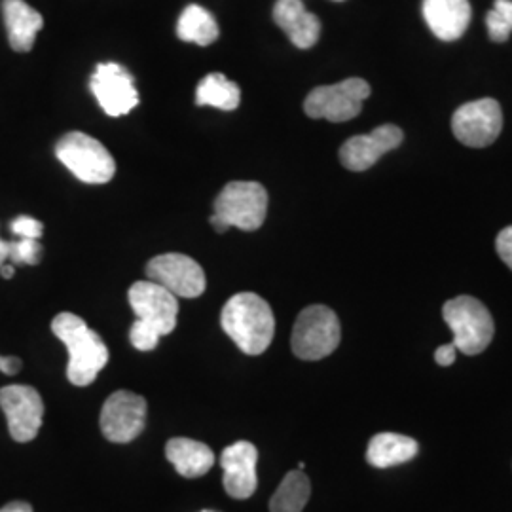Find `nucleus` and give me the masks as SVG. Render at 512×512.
<instances>
[{
  "instance_id": "f257e3e1",
  "label": "nucleus",
  "mask_w": 512,
  "mask_h": 512,
  "mask_svg": "<svg viewBox=\"0 0 512 512\" xmlns=\"http://www.w3.org/2000/svg\"><path fill=\"white\" fill-rule=\"evenodd\" d=\"M55 336L69 351L67 378L76 387L93 384L99 372L109 363V349L101 336L74 313L63 311L52 321Z\"/></svg>"
},
{
  "instance_id": "f03ea898",
  "label": "nucleus",
  "mask_w": 512,
  "mask_h": 512,
  "mask_svg": "<svg viewBox=\"0 0 512 512\" xmlns=\"http://www.w3.org/2000/svg\"><path fill=\"white\" fill-rule=\"evenodd\" d=\"M220 325L247 355L264 353L274 340V311L255 293L232 296L220 313Z\"/></svg>"
},
{
  "instance_id": "7ed1b4c3",
  "label": "nucleus",
  "mask_w": 512,
  "mask_h": 512,
  "mask_svg": "<svg viewBox=\"0 0 512 512\" xmlns=\"http://www.w3.org/2000/svg\"><path fill=\"white\" fill-rule=\"evenodd\" d=\"M268 215V192L260 183L236 181L226 184L215 200L211 226L224 234L230 228L243 232L258 230Z\"/></svg>"
},
{
  "instance_id": "20e7f679",
  "label": "nucleus",
  "mask_w": 512,
  "mask_h": 512,
  "mask_svg": "<svg viewBox=\"0 0 512 512\" xmlns=\"http://www.w3.org/2000/svg\"><path fill=\"white\" fill-rule=\"evenodd\" d=\"M55 156L82 183H109L116 173V162L105 145L82 131L63 135L55 145Z\"/></svg>"
},
{
  "instance_id": "39448f33",
  "label": "nucleus",
  "mask_w": 512,
  "mask_h": 512,
  "mask_svg": "<svg viewBox=\"0 0 512 512\" xmlns=\"http://www.w3.org/2000/svg\"><path fill=\"white\" fill-rule=\"evenodd\" d=\"M442 317L454 332V346L465 355H478L494 340V319L473 296H458L444 304Z\"/></svg>"
},
{
  "instance_id": "423d86ee",
  "label": "nucleus",
  "mask_w": 512,
  "mask_h": 512,
  "mask_svg": "<svg viewBox=\"0 0 512 512\" xmlns=\"http://www.w3.org/2000/svg\"><path fill=\"white\" fill-rule=\"evenodd\" d=\"M342 329L336 313L327 306H310L294 323L291 346L302 361H319L340 346Z\"/></svg>"
},
{
  "instance_id": "0eeeda50",
  "label": "nucleus",
  "mask_w": 512,
  "mask_h": 512,
  "mask_svg": "<svg viewBox=\"0 0 512 512\" xmlns=\"http://www.w3.org/2000/svg\"><path fill=\"white\" fill-rule=\"evenodd\" d=\"M370 95V86L363 78H348L332 86H319L306 97L304 110L313 120H329L334 124L348 122L361 114Z\"/></svg>"
},
{
  "instance_id": "6e6552de",
  "label": "nucleus",
  "mask_w": 512,
  "mask_h": 512,
  "mask_svg": "<svg viewBox=\"0 0 512 512\" xmlns=\"http://www.w3.org/2000/svg\"><path fill=\"white\" fill-rule=\"evenodd\" d=\"M503 114L495 99L484 97L461 105L452 116V131L467 147H490L501 135Z\"/></svg>"
},
{
  "instance_id": "1a4fd4ad",
  "label": "nucleus",
  "mask_w": 512,
  "mask_h": 512,
  "mask_svg": "<svg viewBox=\"0 0 512 512\" xmlns=\"http://www.w3.org/2000/svg\"><path fill=\"white\" fill-rule=\"evenodd\" d=\"M150 281L162 285L177 298H198L205 293L207 279L202 266L181 253L156 256L147 264Z\"/></svg>"
},
{
  "instance_id": "9d476101",
  "label": "nucleus",
  "mask_w": 512,
  "mask_h": 512,
  "mask_svg": "<svg viewBox=\"0 0 512 512\" xmlns=\"http://www.w3.org/2000/svg\"><path fill=\"white\" fill-rule=\"evenodd\" d=\"M147 421V401L131 391L112 393L103 404L99 425L110 442L126 444L137 439Z\"/></svg>"
},
{
  "instance_id": "9b49d317",
  "label": "nucleus",
  "mask_w": 512,
  "mask_h": 512,
  "mask_svg": "<svg viewBox=\"0 0 512 512\" xmlns=\"http://www.w3.org/2000/svg\"><path fill=\"white\" fill-rule=\"evenodd\" d=\"M129 306L135 311L137 319L160 336L171 334L177 327L179 300L162 285L154 281H137L131 285L128 293Z\"/></svg>"
},
{
  "instance_id": "f8f14e48",
  "label": "nucleus",
  "mask_w": 512,
  "mask_h": 512,
  "mask_svg": "<svg viewBox=\"0 0 512 512\" xmlns=\"http://www.w3.org/2000/svg\"><path fill=\"white\" fill-rule=\"evenodd\" d=\"M0 408L8 420L16 442H31L38 435L44 418V403L31 385H6L0 389Z\"/></svg>"
},
{
  "instance_id": "ddd939ff",
  "label": "nucleus",
  "mask_w": 512,
  "mask_h": 512,
  "mask_svg": "<svg viewBox=\"0 0 512 512\" xmlns=\"http://www.w3.org/2000/svg\"><path fill=\"white\" fill-rule=\"evenodd\" d=\"M90 88L109 116H124L139 105L133 76L118 63H101L90 78Z\"/></svg>"
},
{
  "instance_id": "4468645a",
  "label": "nucleus",
  "mask_w": 512,
  "mask_h": 512,
  "mask_svg": "<svg viewBox=\"0 0 512 512\" xmlns=\"http://www.w3.org/2000/svg\"><path fill=\"white\" fill-rule=\"evenodd\" d=\"M403 139V129L393 124H385L372 129L368 135H357L348 139L340 148V162L349 171L361 173L376 164L385 152L401 147Z\"/></svg>"
},
{
  "instance_id": "2eb2a0df",
  "label": "nucleus",
  "mask_w": 512,
  "mask_h": 512,
  "mask_svg": "<svg viewBox=\"0 0 512 512\" xmlns=\"http://www.w3.org/2000/svg\"><path fill=\"white\" fill-rule=\"evenodd\" d=\"M256 463L258 450L255 444L239 440L224 448L220 454V465L224 469V490L234 499H249L256 492Z\"/></svg>"
},
{
  "instance_id": "dca6fc26",
  "label": "nucleus",
  "mask_w": 512,
  "mask_h": 512,
  "mask_svg": "<svg viewBox=\"0 0 512 512\" xmlns=\"http://www.w3.org/2000/svg\"><path fill=\"white\" fill-rule=\"evenodd\" d=\"M421 12L431 33L444 42L463 37L471 23L469 0H423Z\"/></svg>"
},
{
  "instance_id": "f3484780",
  "label": "nucleus",
  "mask_w": 512,
  "mask_h": 512,
  "mask_svg": "<svg viewBox=\"0 0 512 512\" xmlns=\"http://www.w3.org/2000/svg\"><path fill=\"white\" fill-rule=\"evenodd\" d=\"M275 25L287 33L296 48L310 50L321 35V21L310 14L302 0H277L274 6Z\"/></svg>"
},
{
  "instance_id": "a211bd4d",
  "label": "nucleus",
  "mask_w": 512,
  "mask_h": 512,
  "mask_svg": "<svg viewBox=\"0 0 512 512\" xmlns=\"http://www.w3.org/2000/svg\"><path fill=\"white\" fill-rule=\"evenodd\" d=\"M2 12L10 46L21 54L29 52L35 46L38 31L44 27V18L25 0H4Z\"/></svg>"
},
{
  "instance_id": "6ab92c4d",
  "label": "nucleus",
  "mask_w": 512,
  "mask_h": 512,
  "mask_svg": "<svg viewBox=\"0 0 512 512\" xmlns=\"http://www.w3.org/2000/svg\"><path fill=\"white\" fill-rule=\"evenodd\" d=\"M165 456L184 478H200L215 465L213 450L198 440L171 439L165 446Z\"/></svg>"
},
{
  "instance_id": "aec40b11",
  "label": "nucleus",
  "mask_w": 512,
  "mask_h": 512,
  "mask_svg": "<svg viewBox=\"0 0 512 512\" xmlns=\"http://www.w3.org/2000/svg\"><path fill=\"white\" fill-rule=\"evenodd\" d=\"M420 452V444L410 437L397 433H378L368 442L366 461L372 467L387 469L395 465H403L406 461L416 458Z\"/></svg>"
},
{
  "instance_id": "412c9836",
  "label": "nucleus",
  "mask_w": 512,
  "mask_h": 512,
  "mask_svg": "<svg viewBox=\"0 0 512 512\" xmlns=\"http://www.w3.org/2000/svg\"><path fill=\"white\" fill-rule=\"evenodd\" d=\"M241 103V90L238 84L228 80L224 74L213 73L205 76L196 90L198 107H215V109L232 112Z\"/></svg>"
},
{
  "instance_id": "4be33fe9",
  "label": "nucleus",
  "mask_w": 512,
  "mask_h": 512,
  "mask_svg": "<svg viewBox=\"0 0 512 512\" xmlns=\"http://www.w3.org/2000/svg\"><path fill=\"white\" fill-rule=\"evenodd\" d=\"M177 35L184 42L209 46L219 38V25L211 12H207L198 4H190L184 8V12L179 18Z\"/></svg>"
},
{
  "instance_id": "5701e85b",
  "label": "nucleus",
  "mask_w": 512,
  "mask_h": 512,
  "mask_svg": "<svg viewBox=\"0 0 512 512\" xmlns=\"http://www.w3.org/2000/svg\"><path fill=\"white\" fill-rule=\"evenodd\" d=\"M310 495V478L302 473V469L291 471L272 495L270 512H302Z\"/></svg>"
},
{
  "instance_id": "b1692460",
  "label": "nucleus",
  "mask_w": 512,
  "mask_h": 512,
  "mask_svg": "<svg viewBox=\"0 0 512 512\" xmlns=\"http://www.w3.org/2000/svg\"><path fill=\"white\" fill-rule=\"evenodd\" d=\"M488 33L494 42H505L512 33V0H495L494 10L486 16Z\"/></svg>"
},
{
  "instance_id": "393cba45",
  "label": "nucleus",
  "mask_w": 512,
  "mask_h": 512,
  "mask_svg": "<svg viewBox=\"0 0 512 512\" xmlns=\"http://www.w3.org/2000/svg\"><path fill=\"white\" fill-rule=\"evenodd\" d=\"M42 258V245L40 239L18 238L10 241V264H29L35 266Z\"/></svg>"
},
{
  "instance_id": "a878e982",
  "label": "nucleus",
  "mask_w": 512,
  "mask_h": 512,
  "mask_svg": "<svg viewBox=\"0 0 512 512\" xmlns=\"http://www.w3.org/2000/svg\"><path fill=\"white\" fill-rule=\"evenodd\" d=\"M160 338L162 336L158 332H154V330L147 327L139 319L133 323V327L129 330V340H131L133 348L139 349V351H152V349H156Z\"/></svg>"
},
{
  "instance_id": "bb28decb",
  "label": "nucleus",
  "mask_w": 512,
  "mask_h": 512,
  "mask_svg": "<svg viewBox=\"0 0 512 512\" xmlns=\"http://www.w3.org/2000/svg\"><path fill=\"white\" fill-rule=\"evenodd\" d=\"M10 230L18 238L40 239L42 238V232H44V226H42L40 220L23 215V217L12 220Z\"/></svg>"
},
{
  "instance_id": "cd10ccee",
  "label": "nucleus",
  "mask_w": 512,
  "mask_h": 512,
  "mask_svg": "<svg viewBox=\"0 0 512 512\" xmlns=\"http://www.w3.org/2000/svg\"><path fill=\"white\" fill-rule=\"evenodd\" d=\"M495 249H497V255L501 256V260L512 270V226L499 232V236L495 239Z\"/></svg>"
},
{
  "instance_id": "c85d7f7f",
  "label": "nucleus",
  "mask_w": 512,
  "mask_h": 512,
  "mask_svg": "<svg viewBox=\"0 0 512 512\" xmlns=\"http://www.w3.org/2000/svg\"><path fill=\"white\" fill-rule=\"evenodd\" d=\"M456 353H458V348L454 346V342L446 344V346H440L435 351V361L440 366H452L456 363Z\"/></svg>"
},
{
  "instance_id": "c756f323",
  "label": "nucleus",
  "mask_w": 512,
  "mask_h": 512,
  "mask_svg": "<svg viewBox=\"0 0 512 512\" xmlns=\"http://www.w3.org/2000/svg\"><path fill=\"white\" fill-rule=\"evenodd\" d=\"M21 366H23V363L18 357H2L0 355V372H4L8 376H14L21 370Z\"/></svg>"
},
{
  "instance_id": "7c9ffc66",
  "label": "nucleus",
  "mask_w": 512,
  "mask_h": 512,
  "mask_svg": "<svg viewBox=\"0 0 512 512\" xmlns=\"http://www.w3.org/2000/svg\"><path fill=\"white\" fill-rule=\"evenodd\" d=\"M0 512H33V507L23 501H14V503H8L6 507H2Z\"/></svg>"
},
{
  "instance_id": "2f4dec72",
  "label": "nucleus",
  "mask_w": 512,
  "mask_h": 512,
  "mask_svg": "<svg viewBox=\"0 0 512 512\" xmlns=\"http://www.w3.org/2000/svg\"><path fill=\"white\" fill-rule=\"evenodd\" d=\"M8 256H10V241L0 238V266L8 262Z\"/></svg>"
},
{
  "instance_id": "473e14b6",
  "label": "nucleus",
  "mask_w": 512,
  "mask_h": 512,
  "mask_svg": "<svg viewBox=\"0 0 512 512\" xmlns=\"http://www.w3.org/2000/svg\"><path fill=\"white\" fill-rule=\"evenodd\" d=\"M14 274H16L14 264H2V266H0V275H2L4 279H10V277H14Z\"/></svg>"
},
{
  "instance_id": "72a5a7b5",
  "label": "nucleus",
  "mask_w": 512,
  "mask_h": 512,
  "mask_svg": "<svg viewBox=\"0 0 512 512\" xmlns=\"http://www.w3.org/2000/svg\"><path fill=\"white\" fill-rule=\"evenodd\" d=\"M334 2H344V0H334Z\"/></svg>"
},
{
  "instance_id": "f704fd0d",
  "label": "nucleus",
  "mask_w": 512,
  "mask_h": 512,
  "mask_svg": "<svg viewBox=\"0 0 512 512\" xmlns=\"http://www.w3.org/2000/svg\"><path fill=\"white\" fill-rule=\"evenodd\" d=\"M203 512H211V511H203Z\"/></svg>"
}]
</instances>
